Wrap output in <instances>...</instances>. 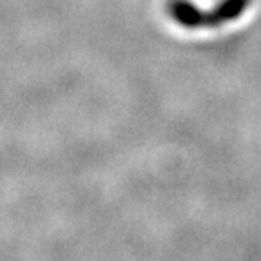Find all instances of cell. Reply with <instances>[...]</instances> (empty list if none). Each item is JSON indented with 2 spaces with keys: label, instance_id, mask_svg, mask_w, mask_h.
<instances>
[{
  "label": "cell",
  "instance_id": "obj_1",
  "mask_svg": "<svg viewBox=\"0 0 261 261\" xmlns=\"http://www.w3.org/2000/svg\"><path fill=\"white\" fill-rule=\"evenodd\" d=\"M250 4L252 0H221L212 9H200L189 0H169L167 15L179 28L196 31L236 22L250 8Z\"/></svg>",
  "mask_w": 261,
  "mask_h": 261
}]
</instances>
